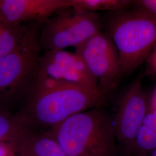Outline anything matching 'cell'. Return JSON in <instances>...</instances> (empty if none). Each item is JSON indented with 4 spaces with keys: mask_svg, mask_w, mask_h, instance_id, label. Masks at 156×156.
Masks as SVG:
<instances>
[{
    "mask_svg": "<svg viewBox=\"0 0 156 156\" xmlns=\"http://www.w3.org/2000/svg\"><path fill=\"white\" fill-rule=\"evenodd\" d=\"M27 127L17 115L0 111V142L13 144Z\"/></svg>",
    "mask_w": 156,
    "mask_h": 156,
    "instance_id": "4fadbf2b",
    "label": "cell"
},
{
    "mask_svg": "<svg viewBox=\"0 0 156 156\" xmlns=\"http://www.w3.org/2000/svg\"><path fill=\"white\" fill-rule=\"evenodd\" d=\"M148 62L151 70L156 73V45L148 57Z\"/></svg>",
    "mask_w": 156,
    "mask_h": 156,
    "instance_id": "ac0fdd59",
    "label": "cell"
},
{
    "mask_svg": "<svg viewBox=\"0 0 156 156\" xmlns=\"http://www.w3.org/2000/svg\"><path fill=\"white\" fill-rule=\"evenodd\" d=\"M75 50L97 79L101 94L109 98L123 76L119 53L111 37L100 31Z\"/></svg>",
    "mask_w": 156,
    "mask_h": 156,
    "instance_id": "8992f818",
    "label": "cell"
},
{
    "mask_svg": "<svg viewBox=\"0 0 156 156\" xmlns=\"http://www.w3.org/2000/svg\"><path fill=\"white\" fill-rule=\"evenodd\" d=\"M156 149V133L149 127L142 124L137 133L131 156H144Z\"/></svg>",
    "mask_w": 156,
    "mask_h": 156,
    "instance_id": "5bb4252c",
    "label": "cell"
},
{
    "mask_svg": "<svg viewBox=\"0 0 156 156\" xmlns=\"http://www.w3.org/2000/svg\"><path fill=\"white\" fill-rule=\"evenodd\" d=\"M149 109L140 78L128 86L117 104L112 117L114 131L120 156H131L134 142Z\"/></svg>",
    "mask_w": 156,
    "mask_h": 156,
    "instance_id": "52a82bcc",
    "label": "cell"
},
{
    "mask_svg": "<svg viewBox=\"0 0 156 156\" xmlns=\"http://www.w3.org/2000/svg\"><path fill=\"white\" fill-rule=\"evenodd\" d=\"M17 115L28 128H50L73 115L102 107L108 98L100 92L77 86L29 89Z\"/></svg>",
    "mask_w": 156,
    "mask_h": 156,
    "instance_id": "7a4b0ae2",
    "label": "cell"
},
{
    "mask_svg": "<svg viewBox=\"0 0 156 156\" xmlns=\"http://www.w3.org/2000/svg\"><path fill=\"white\" fill-rule=\"evenodd\" d=\"M144 156H156V149L149 151Z\"/></svg>",
    "mask_w": 156,
    "mask_h": 156,
    "instance_id": "ffe728a7",
    "label": "cell"
},
{
    "mask_svg": "<svg viewBox=\"0 0 156 156\" xmlns=\"http://www.w3.org/2000/svg\"><path fill=\"white\" fill-rule=\"evenodd\" d=\"M13 145L17 156H67L48 131L39 133L27 127Z\"/></svg>",
    "mask_w": 156,
    "mask_h": 156,
    "instance_id": "8fae6325",
    "label": "cell"
},
{
    "mask_svg": "<svg viewBox=\"0 0 156 156\" xmlns=\"http://www.w3.org/2000/svg\"><path fill=\"white\" fill-rule=\"evenodd\" d=\"M101 28L102 18L97 12L72 6L63 8L42 24L39 45L45 51L75 48L100 31Z\"/></svg>",
    "mask_w": 156,
    "mask_h": 156,
    "instance_id": "277c9868",
    "label": "cell"
},
{
    "mask_svg": "<svg viewBox=\"0 0 156 156\" xmlns=\"http://www.w3.org/2000/svg\"><path fill=\"white\" fill-rule=\"evenodd\" d=\"M0 156H17L13 144L0 142Z\"/></svg>",
    "mask_w": 156,
    "mask_h": 156,
    "instance_id": "e0dca14e",
    "label": "cell"
},
{
    "mask_svg": "<svg viewBox=\"0 0 156 156\" xmlns=\"http://www.w3.org/2000/svg\"><path fill=\"white\" fill-rule=\"evenodd\" d=\"M42 24H13L0 17V57L39 42Z\"/></svg>",
    "mask_w": 156,
    "mask_h": 156,
    "instance_id": "30bf717a",
    "label": "cell"
},
{
    "mask_svg": "<svg viewBox=\"0 0 156 156\" xmlns=\"http://www.w3.org/2000/svg\"><path fill=\"white\" fill-rule=\"evenodd\" d=\"M135 11L144 12L156 17V0L135 1Z\"/></svg>",
    "mask_w": 156,
    "mask_h": 156,
    "instance_id": "9a60e30c",
    "label": "cell"
},
{
    "mask_svg": "<svg viewBox=\"0 0 156 156\" xmlns=\"http://www.w3.org/2000/svg\"><path fill=\"white\" fill-rule=\"evenodd\" d=\"M149 109H156V87L149 104Z\"/></svg>",
    "mask_w": 156,
    "mask_h": 156,
    "instance_id": "d6986e66",
    "label": "cell"
},
{
    "mask_svg": "<svg viewBox=\"0 0 156 156\" xmlns=\"http://www.w3.org/2000/svg\"><path fill=\"white\" fill-rule=\"evenodd\" d=\"M71 0H0V17L13 24H42Z\"/></svg>",
    "mask_w": 156,
    "mask_h": 156,
    "instance_id": "9c48e42d",
    "label": "cell"
},
{
    "mask_svg": "<svg viewBox=\"0 0 156 156\" xmlns=\"http://www.w3.org/2000/svg\"><path fill=\"white\" fill-rule=\"evenodd\" d=\"M133 0H71V6L76 9L97 12L127 10L134 6Z\"/></svg>",
    "mask_w": 156,
    "mask_h": 156,
    "instance_id": "7c38bea8",
    "label": "cell"
},
{
    "mask_svg": "<svg viewBox=\"0 0 156 156\" xmlns=\"http://www.w3.org/2000/svg\"><path fill=\"white\" fill-rule=\"evenodd\" d=\"M41 50L37 42L0 57V102L24 97L33 80Z\"/></svg>",
    "mask_w": 156,
    "mask_h": 156,
    "instance_id": "ba28073f",
    "label": "cell"
},
{
    "mask_svg": "<svg viewBox=\"0 0 156 156\" xmlns=\"http://www.w3.org/2000/svg\"><path fill=\"white\" fill-rule=\"evenodd\" d=\"M68 86L100 92L97 79L76 53L64 50L45 51L39 57L29 89H48Z\"/></svg>",
    "mask_w": 156,
    "mask_h": 156,
    "instance_id": "5b68a950",
    "label": "cell"
},
{
    "mask_svg": "<svg viewBox=\"0 0 156 156\" xmlns=\"http://www.w3.org/2000/svg\"><path fill=\"white\" fill-rule=\"evenodd\" d=\"M142 124L149 127L156 133V109H148Z\"/></svg>",
    "mask_w": 156,
    "mask_h": 156,
    "instance_id": "2e32d148",
    "label": "cell"
},
{
    "mask_svg": "<svg viewBox=\"0 0 156 156\" xmlns=\"http://www.w3.org/2000/svg\"><path fill=\"white\" fill-rule=\"evenodd\" d=\"M102 27L117 49L122 75L140 67L156 45V17L144 12H109Z\"/></svg>",
    "mask_w": 156,
    "mask_h": 156,
    "instance_id": "3957f363",
    "label": "cell"
},
{
    "mask_svg": "<svg viewBox=\"0 0 156 156\" xmlns=\"http://www.w3.org/2000/svg\"><path fill=\"white\" fill-rule=\"evenodd\" d=\"M48 131L67 156H120L112 117L102 107L73 115Z\"/></svg>",
    "mask_w": 156,
    "mask_h": 156,
    "instance_id": "6da1fadb",
    "label": "cell"
}]
</instances>
